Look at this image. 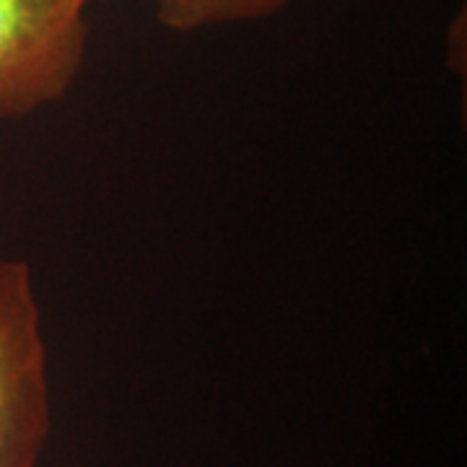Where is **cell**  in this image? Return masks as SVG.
I'll list each match as a JSON object with an SVG mask.
<instances>
[{"label": "cell", "mask_w": 467, "mask_h": 467, "mask_svg": "<svg viewBox=\"0 0 467 467\" xmlns=\"http://www.w3.org/2000/svg\"><path fill=\"white\" fill-rule=\"evenodd\" d=\"M50 423L47 346L32 270L0 260V467H39Z\"/></svg>", "instance_id": "1"}, {"label": "cell", "mask_w": 467, "mask_h": 467, "mask_svg": "<svg viewBox=\"0 0 467 467\" xmlns=\"http://www.w3.org/2000/svg\"><path fill=\"white\" fill-rule=\"evenodd\" d=\"M91 0H0V119L63 99L84 66Z\"/></svg>", "instance_id": "2"}, {"label": "cell", "mask_w": 467, "mask_h": 467, "mask_svg": "<svg viewBox=\"0 0 467 467\" xmlns=\"http://www.w3.org/2000/svg\"><path fill=\"white\" fill-rule=\"evenodd\" d=\"M159 21L174 32L239 24L278 14L291 0H150Z\"/></svg>", "instance_id": "3"}]
</instances>
